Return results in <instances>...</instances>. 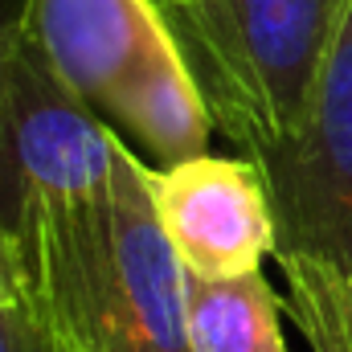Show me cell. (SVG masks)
<instances>
[{"mask_svg":"<svg viewBox=\"0 0 352 352\" xmlns=\"http://www.w3.org/2000/svg\"><path fill=\"white\" fill-rule=\"evenodd\" d=\"M148 184L184 270L230 278L274 254V217L254 160L205 152L173 168H148Z\"/></svg>","mask_w":352,"mask_h":352,"instance_id":"obj_5","label":"cell"},{"mask_svg":"<svg viewBox=\"0 0 352 352\" xmlns=\"http://www.w3.org/2000/svg\"><path fill=\"white\" fill-rule=\"evenodd\" d=\"M349 8L352 0H173L160 12L213 131L254 160L303 123Z\"/></svg>","mask_w":352,"mask_h":352,"instance_id":"obj_2","label":"cell"},{"mask_svg":"<svg viewBox=\"0 0 352 352\" xmlns=\"http://www.w3.org/2000/svg\"><path fill=\"white\" fill-rule=\"evenodd\" d=\"M254 164L274 217V254L316 258L352 278V8L303 123Z\"/></svg>","mask_w":352,"mask_h":352,"instance_id":"obj_4","label":"cell"},{"mask_svg":"<svg viewBox=\"0 0 352 352\" xmlns=\"http://www.w3.org/2000/svg\"><path fill=\"white\" fill-rule=\"evenodd\" d=\"M156 4H160V8H164V4H173V0H156Z\"/></svg>","mask_w":352,"mask_h":352,"instance_id":"obj_13","label":"cell"},{"mask_svg":"<svg viewBox=\"0 0 352 352\" xmlns=\"http://www.w3.org/2000/svg\"><path fill=\"white\" fill-rule=\"evenodd\" d=\"M278 295L263 270L209 278L188 270V344L192 352H287Z\"/></svg>","mask_w":352,"mask_h":352,"instance_id":"obj_7","label":"cell"},{"mask_svg":"<svg viewBox=\"0 0 352 352\" xmlns=\"http://www.w3.org/2000/svg\"><path fill=\"white\" fill-rule=\"evenodd\" d=\"M0 352H58V332L37 295L0 311Z\"/></svg>","mask_w":352,"mask_h":352,"instance_id":"obj_9","label":"cell"},{"mask_svg":"<svg viewBox=\"0 0 352 352\" xmlns=\"http://www.w3.org/2000/svg\"><path fill=\"white\" fill-rule=\"evenodd\" d=\"M119 131L25 37L0 66V234L33 263L50 213L102 192Z\"/></svg>","mask_w":352,"mask_h":352,"instance_id":"obj_3","label":"cell"},{"mask_svg":"<svg viewBox=\"0 0 352 352\" xmlns=\"http://www.w3.org/2000/svg\"><path fill=\"white\" fill-rule=\"evenodd\" d=\"M54 332H58V328H54ZM58 352H82V349H78V344H74V340H66V336H62V332H58Z\"/></svg>","mask_w":352,"mask_h":352,"instance_id":"obj_12","label":"cell"},{"mask_svg":"<svg viewBox=\"0 0 352 352\" xmlns=\"http://www.w3.org/2000/svg\"><path fill=\"white\" fill-rule=\"evenodd\" d=\"M29 295H33L29 266H25V258H21L16 242L0 234V311L12 307V303H21V299H29Z\"/></svg>","mask_w":352,"mask_h":352,"instance_id":"obj_10","label":"cell"},{"mask_svg":"<svg viewBox=\"0 0 352 352\" xmlns=\"http://www.w3.org/2000/svg\"><path fill=\"white\" fill-rule=\"evenodd\" d=\"M29 29V0H0V66Z\"/></svg>","mask_w":352,"mask_h":352,"instance_id":"obj_11","label":"cell"},{"mask_svg":"<svg viewBox=\"0 0 352 352\" xmlns=\"http://www.w3.org/2000/svg\"><path fill=\"white\" fill-rule=\"evenodd\" d=\"M287 278L283 307L311 352H352V278L299 254H274Z\"/></svg>","mask_w":352,"mask_h":352,"instance_id":"obj_8","label":"cell"},{"mask_svg":"<svg viewBox=\"0 0 352 352\" xmlns=\"http://www.w3.org/2000/svg\"><path fill=\"white\" fill-rule=\"evenodd\" d=\"M29 37L98 115L123 87L176 54L156 0H29Z\"/></svg>","mask_w":352,"mask_h":352,"instance_id":"obj_6","label":"cell"},{"mask_svg":"<svg viewBox=\"0 0 352 352\" xmlns=\"http://www.w3.org/2000/svg\"><path fill=\"white\" fill-rule=\"evenodd\" d=\"M29 278L50 324L82 352H192L188 270L123 140L111 184L45 217Z\"/></svg>","mask_w":352,"mask_h":352,"instance_id":"obj_1","label":"cell"}]
</instances>
